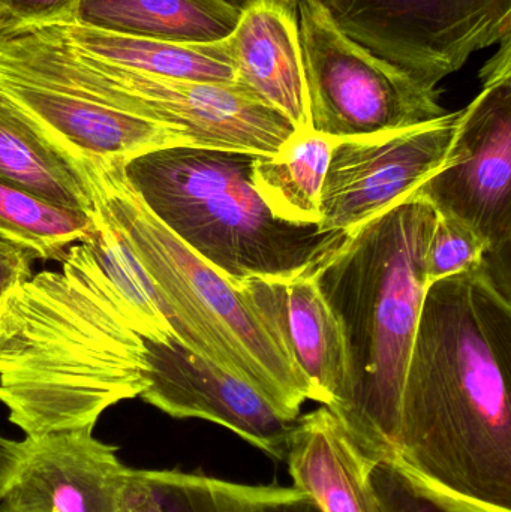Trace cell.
I'll use <instances>...</instances> for the list:
<instances>
[{"label":"cell","instance_id":"3","mask_svg":"<svg viewBox=\"0 0 511 512\" xmlns=\"http://www.w3.org/2000/svg\"><path fill=\"white\" fill-rule=\"evenodd\" d=\"M435 210L414 192L344 231L308 265L344 331L350 393L338 415L360 450L393 457L399 400L428 283L425 249Z\"/></svg>","mask_w":511,"mask_h":512},{"label":"cell","instance_id":"4","mask_svg":"<svg viewBox=\"0 0 511 512\" xmlns=\"http://www.w3.org/2000/svg\"><path fill=\"white\" fill-rule=\"evenodd\" d=\"M95 215L129 249L155 288L179 342L300 417L311 388L245 292L174 236L144 206L122 164L78 162Z\"/></svg>","mask_w":511,"mask_h":512},{"label":"cell","instance_id":"17","mask_svg":"<svg viewBox=\"0 0 511 512\" xmlns=\"http://www.w3.org/2000/svg\"><path fill=\"white\" fill-rule=\"evenodd\" d=\"M126 502L140 512H324L296 487L234 483L177 469H135Z\"/></svg>","mask_w":511,"mask_h":512},{"label":"cell","instance_id":"27","mask_svg":"<svg viewBox=\"0 0 511 512\" xmlns=\"http://www.w3.org/2000/svg\"><path fill=\"white\" fill-rule=\"evenodd\" d=\"M32 276V258L0 240V297L6 289Z\"/></svg>","mask_w":511,"mask_h":512},{"label":"cell","instance_id":"25","mask_svg":"<svg viewBox=\"0 0 511 512\" xmlns=\"http://www.w3.org/2000/svg\"><path fill=\"white\" fill-rule=\"evenodd\" d=\"M488 248L482 237L465 222L435 212L434 227L423 258L426 283L467 273L485 264Z\"/></svg>","mask_w":511,"mask_h":512},{"label":"cell","instance_id":"16","mask_svg":"<svg viewBox=\"0 0 511 512\" xmlns=\"http://www.w3.org/2000/svg\"><path fill=\"white\" fill-rule=\"evenodd\" d=\"M285 462L294 487L324 512H389L372 484L377 460L360 450L326 406L297 418Z\"/></svg>","mask_w":511,"mask_h":512},{"label":"cell","instance_id":"22","mask_svg":"<svg viewBox=\"0 0 511 512\" xmlns=\"http://www.w3.org/2000/svg\"><path fill=\"white\" fill-rule=\"evenodd\" d=\"M95 213L66 209L0 179V240L32 259L62 261L96 231Z\"/></svg>","mask_w":511,"mask_h":512},{"label":"cell","instance_id":"11","mask_svg":"<svg viewBox=\"0 0 511 512\" xmlns=\"http://www.w3.org/2000/svg\"><path fill=\"white\" fill-rule=\"evenodd\" d=\"M93 429L0 435V507L9 512H123L135 469Z\"/></svg>","mask_w":511,"mask_h":512},{"label":"cell","instance_id":"12","mask_svg":"<svg viewBox=\"0 0 511 512\" xmlns=\"http://www.w3.org/2000/svg\"><path fill=\"white\" fill-rule=\"evenodd\" d=\"M141 399L173 418L210 421L276 460H285L297 418L266 394L186 348L177 337L146 339Z\"/></svg>","mask_w":511,"mask_h":512},{"label":"cell","instance_id":"20","mask_svg":"<svg viewBox=\"0 0 511 512\" xmlns=\"http://www.w3.org/2000/svg\"><path fill=\"white\" fill-rule=\"evenodd\" d=\"M336 138L296 129L275 155H255L251 182L276 219L300 227L321 221V191Z\"/></svg>","mask_w":511,"mask_h":512},{"label":"cell","instance_id":"7","mask_svg":"<svg viewBox=\"0 0 511 512\" xmlns=\"http://www.w3.org/2000/svg\"><path fill=\"white\" fill-rule=\"evenodd\" d=\"M98 104L164 126L186 146L275 155L296 129L237 84L197 83L96 62L87 83Z\"/></svg>","mask_w":511,"mask_h":512},{"label":"cell","instance_id":"26","mask_svg":"<svg viewBox=\"0 0 511 512\" xmlns=\"http://www.w3.org/2000/svg\"><path fill=\"white\" fill-rule=\"evenodd\" d=\"M80 0H0V33L74 23Z\"/></svg>","mask_w":511,"mask_h":512},{"label":"cell","instance_id":"10","mask_svg":"<svg viewBox=\"0 0 511 512\" xmlns=\"http://www.w3.org/2000/svg\"><path fill=\"white\" fill-rule=\"evenodd\" d=\"M459 111L410 128L336 141L321 191L320 233H344L407 200L444 167Z\"/></svg>","mask_w":511,"mask_h":512},{"label":"cell","instance_id":"2","mask_svg":"<svg viewBox=\"0 0 511 512\" xmlns=\"http://www.w3.org/2000/svg\"><path fill=\"white\" fill-rule=\"evenodd\" d=\"M60 262L0 297V403L24 435L93 429L140 397L146 339L158 340L89 242Z\"/></svg>","mask_w":511,"mask_h":512},{"label":"cell","instance_id":"6","mask_svg":"<svg viewBox=\"0 0 511 512\" xmlns=\"http://www.w3.org/2000/svg\"><path fill=\"white\" fill-rule=\"evenodd\" d=\"M297 24L314 131L342 140L410 128L447 114L437 87L351 38L326 3L300 0Z\"/></svg>","mask_w":511,"mask_h":512},{"label":"cell","instance_id":"15","mask_svg":"<svg viewBox=\"0 0 511 512\" xmlns=\"http://www.w3.org/2000/svg\"><path fill=\"white\" fill-rule=\"evenodd\" d=\"M224 45L237 86L284 114L294 129L311 128L297 11L279 0H254Z\"/></svg>","mask_w":511,"mask_h":512},{"label":"cell","instance_id":"18","mask_svg":"<svg viewBox=\"0 0 511 512\" xmlns=\"http://www.w3.org/2000/svg\"><path fill=\"white\" fill-rule=\"evenodd\" d=\"M240 15L230 0H80L74 23L153 41L210 44L228 38Z\"/></svg>","mask_w":511,"mask_h":512},{"label":"cell","instance_id":"29","mask_svg":"<svg viewBox=\"0 0 511 512\" xmlns=\"http://www.w3.org/2000/svg\"><path fill=\"white\" fill-rule=\"evenodd\" d=\"M123 512H140V511L135 510L134 507H131V505H129L128 502H126L125 510H123Z\"/></svg>","mask_w":511,"mask_h":512},{"label":"cell","instance_id":"24","mask_svg":"<svg viewBox=\"0 0 511 512\" xmlns=\"http://www.w3.org/2000/svg\"><path fill=\"white\" fill-rule=\"evenodd\" d=\"M372 484L389 512H511L456 498L420 480L398 460H377Z\"/></svg>","mask_w":511,"mask_h":512},{"label":"cell","instance_id":"5","mask_svg":"<svg viewBox=\"0 0 511 512\" xmlns=\"http://www.w3.org/2000/svg\"><path fill=\"white\" fill-rule=\"evenodd\" d=\"M254 156L170 147L126 162L123 176L161 224L239 286L302 271L342 234L276 219L252 186Z\"/></svg>","mask_w":511,"mask_h":512},{"label":"cell","instance_id":"1","mask_svg":"<svg viewBox=\"0 0 511 512\" xmlns=\"http://www.w3.org/2000/svg\"><path fill=\"white\" fill-rule=\"evenodd\" d=\"M511 306L488 264L423 298L393 459L456 498L511 511Z\"/></svg>","mask_w":511,"mask_h":512},{"label":"cell","instance_id":"23","mask_svg":"<svg viewBox=\"0 0 511 512\" xmlns=\"http://www.w3.org/2000/svg\"><path fill=\"white\" fill-rule=\"evenodd\" d=\"M96 222H98V227L86 242L93 246L105 270L113 277L114 282L119 286L123 295L128 298L129 303L155 330L159 342L176 337L170 322L165 318L161 300L137 259L111 233L110 228L104 222L99 221L98 218H96Z\"/></svg>","mask_w":511,"mask_h":512},{"label":"cell","instance_id":"21","mask_svg":"<svg viewBox=\"0 0 511 512\" xmlns=\"http://www.w3.org/2000/svg\"><path fill=\"white\" fill-rule=\"evenodd\" d=\"M0 179L66 209L95 213L80 174L0 98Z\"/></svg>","mask_w":511,"mask_h":512},{"label":"cell","instance_id":"19","mask_svg":"<svg viewBox=\"0 0 511 512\" xmlns=\"http://www.w3.org/2000/svg\"><path fill=\"white\" fill-rule=\"evenodd\" d=\"M35 29L53 36L77 53L161 77L197 83L236 84L224 39L210 44H174L117 35L80 23Z\"/></svg>","mask_w":511,"mask_h":512},{"label":"cell","instance_id":"13","mask_svg":"<svg viewBox=\"0 0 511 512\" xmlns=\"http://www.w3.org/2000/svg\"><path fill=\"white\" fill-rule=\"evenodd\" d=\"M0 98L71 165L83 161L125 165L153 150L188 147L164 126L3 69Z\"/></svg>","mask_w":511,"mask_h":512},{"label":"cell","instance_id":"8","mask_svg":"<svg viewBox=\"0 0 511 512\" xmlns=\"http://www.w3.org/2000/svg\"><path fill=\"white\" fill-rule=\"evenodd\" d=\"M345 33L431 87L511 38V0H338Z\"/></svg>","mask_w":511,"mask_h":512},{"label":"cell","instance_id":"14","mask_svg":"<svg viewBox=\"0 0 511 512\" xmlns=\"http://www.w3.org/2000/svg\"><path fill=\"white\" fill-rule=\"evenodd\" d=\"M245 292L281 337L311 388V400L338 417L350 393V361L344 331L308 265L281 276H251Z\"/></svg>","mask_w":511,"mask_h":512},{"label":"cell","instance_id":"28","mask_svg":"<svg viewBox=\"0 0 511 512\" xmlns=\"http://www.w3.org/2000/svg\"><path fill=\"white\" fill-rule=\"evenodd\" d=\"M230 2H233L234 5L239 6V8H245L248 3L254 2V0H230ZM279 2H282L284 5H287L288 8L297 11V5H299L300 0H279ZM321 2L326 3V5L329 6L330 11H332V9L335 8L336 2H338V0H321Z\"/></svg>","mask_w":511,"mask_h":512},{"label":"cell","instance_id":"30","mask_svg":"<svg viewBox=\"0 0 511 512\" xmlns=\"http://www.w3.org/2000/svg\"><path fill=\"white\" fill-rule=\"evenodd\" d=\"M0 512H9V511L5 510V508L0 507Z\"/></svg>","mask_w":511,"mask_h":512},{"label":"cell","instance_id":"9","mask_svg":"<svg viewBox=\"0 0 511 512\" xmlns=\"http://www.w3.org/2000/svg\"><path fill=\"white\" fill-rule=\"evenodd\" d=\"M511 75L483 81L459 111L446 164L416 194L435 212L470 225L488 248L486 264L510 291Z\"/></svg>","mask_w":511,"mask_h":512}]
</instances>
